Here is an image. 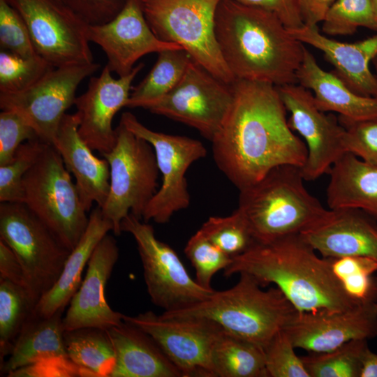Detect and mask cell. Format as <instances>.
<instances>
[{
	"mask_svg": "<svg viewBox=\"0 0 377 377\" xmlns=\"http://www.w3.org/2000/svg\"><path fill=\"white\" fill-rule=\"evenodd\" d=\"M233 100L211 141L219 169L238 190L283 165L302 168L307 150L290 129L287 110L276 86L236 79Z\"/></svg>",
	"mask_w": 377,
	"mask_h": 377,
	"instance_id": "1",
	"label": "cell"
},
{
	"mask_svg": "<svg viewBox=\"0 0 377 377\" xmlns=\"http://www.w3.org/2000/svg\"><path fill=\"white\" fill-rule=\"evenodd\" d=\"M216 40L235 79L279 87L297 83L305 45L273 13L221 0L215 16Z\"/></svg>",
	"mask_w": 377,
	"mask_h": 377,
	"instance_id": "2",
	"label": "cell"
},
{
	"mask_svg": "<svg viewBox=\"0 0 377 377\" xmlns=\"http://www.w3.org/2000/svg\"><path fill=\"white\" fill-rule=\"evenodd\" d=\"M317 253L300 234L256 242L232 258L223 275L246 273L262 287L272 283L299 312L344 311L362 304L346 293L332 270L330 258Z\"/></svg>",
	"mask_w": 377,
	"mask_h": 377,
	"instance_id": "3",
	"label": "cell"
},
{
	"mask_svg": "<svg viewBox=\"0 0 377 377\" xmlns=\"http://www.w3.org/2000/svg\"><path fill=\"white\" fill-rule=\"evenodd\" d=\"M301 168L277 166L239 190L237 209L256 242L267 243L313 228L329 214L304 186Z\"/></svg>",
	"mask_w": 377,
	"mask_h": 377,
	"instance_id": "4",
	"label": "cell"
},
{
	"mask_svg": "<svg viewBox=\"0 0 377 377\" xmlns=\"http://www.w3.org/2000/svg\"><path fill=\"white\" fill-rule=\"evenodd\" d=\"M237 283L214 290L207 299L183 309L163 311L167 317L200 318L265 348L299 311L276 287L263 290L251 275L239 274Z\"/></svg>",
	"mask_w": 377,
	"mask_h": 377,
	"instance_id": "5",
	"label": "cell"
},
{
	"mask_svg": "<svg viewBox=\"0 0 377 377\" xmlns=\"http://www.w3.org/2000/svg\"><path fill=\"white\" fill-rule=\"evenodd\" d=\"M23 203L72 251L84 233L89 216L63 160L46 144L22 180Z\"/></svg>",
	"mask_w": 377,
	"mask_h": 377,
	"instance_id": "6",
	"label": "cell"
},
{
	"mask_svg": "<svg viewBox=\"0 0 377 377\" xmlns=\"http://www.w3.org/2000/svg\"><path fill=\"white\" fill-rule=\"evenodd\" d=\"M145 19L161 40L176 43L214 76L231 84L236 79L221 54L215 16L221 0H140Z\"/></svg>",
	"mask_w": 377,
	"mask_h": 377,
	"instance_id": "7",
	"label": "cell"
},
{
	"mask_svg": "<svg viewBox=\"0 0 377 377\" xmlns=\"http://www.w3.org/2000/svg\"><path fill=\"white\" fill-rule=\"evenodd\" d=\"M116 142L102 156L110 166V189L101 207L103 215L119 235L122 220L130 213L142 219L145 211L158 191L159 170L153 147L119 122Z\"/></svg>",
	"mask_w": 377,
	"mask_h": 377,
	"instance_id": "8",
	"label": "cell"
},
{
	"mask_svg": "<svg viewBox=\"0 0 377 377\" xmlns=\"http://www.w3.org/2000/svg\"><path fill=\"white\" fill-rule=\"evenodd\" d=\"M0 239L19 260L36 304L58 280L71 251L23 202H1Z\"/></svg>",
	"mask_w": 377,
	"mask_h": 377,
	"instance_id": "9",
	"label": "cell"
},
{
	"mask_svg": "<svg viewBox=\"0 0 377 377\" xmlns=\"http://www.w3.org/2000/svg\"><path fill=\"white\" fill-rule=\"evenodd\" d=\"M122 232L134 238L143 268L147 293L153 304L175 311L207 299L215 290L202 288L191 278L175 250L155 235L154 228L132 214L121 221Z\"/></svg>",
	"mask_w": 377,
	"mask_h": 377,
	"instance_id": "10",
	"label": "cell"
},
{
	"mask_svg": "<svg viewBox=\"0 0 377 377\" xmlns=\"http://www.w3.org/2000/svg\"><path fill=\"white\" fill-rule=\"evenodd\" d=\"M120 122L153 147L162 176L161 185L142 220L166 223L175 213L189 206L191 198L185 175L192 163L206 156L207 149L198 140L151 130L129 112L121 114Z\"/></svg>",
	"mask_w": 377,
	"mask_h": 377,
	"instance_id": "11",
	"label": "cell"
},
{
	"mask_svg": "<svg viewBox=\"0 0 377 377\" xmlns=\"http://www.w3.org/2000/svg\"><path fill=\"white\" fill-rule=\"evenodd\" d=\"M232 100V84L216 77L193 59L170 92L135 108L189 126L211 142L223 125Z\"/></svg>",
	"mask_w": 377,
	"mask_h": 377,
	"instance_id": "12",
	"label": "cell"
},
{
	"mask_svg": "<svg viewBox=\"0 0 377 377\" xmlns=\"http://www.w3.org/2000/svg\"><path fill=\"white\" fill-rule=\"evenodd\" d=\"M23 18L37 54L57 68L94 62L88 24L61 0H6Z\"/></svg>",
	"mask_w": 377,
	"mask_h": 377,
	"instance_id": "13",
	"label": "cell"
},
{
	"mask_svg": "<svg viewBox=\"0 0 377 377\" xmlns=\"http://www.w3.org/2000/svg\"><path fill=\"white\" fill-rule=\"evenodd\" d=\"M99 68L95 62L54 68L24 91L0 92V108L19 114L41 141L52 145L66 111L74 104L79 84Z\"/></svg>",
	"mask_w": 377,
	"mask_h": 377,
	"instance_id": "14",
	"label": "cell"
},
{
	"mask_svg": "<svg viewBox=\"0 0 377 377\" xmlns=\"http://www.w3.org/2000/svg\"><path fill=\"white\" fill-rule=\"evenodd\" d=\"M123 320L149 334L183 377H214L212 353L223 328L200 318L167 317L151 311Z\"/></svg>",
	"mask_w": 377,
	"mask_h": 377,
	"instance_id": "15",
	"label": "cell"
},
{
	"mask_svg": "<svg viewBox=\"0 0 377 377\" xmlns=\"http://www.w3.org/2000/svg\"><path fill=\"white\" fill-rule=\"evenodd\" d=\"M276 88L290 114L289 127L301 135L306 147V158L301 168L302 176L305 181L315 180L328 173L345 153L344 128L334 115L319 109L309 89L297 83Z\"/></svg>",
	"mask_w": 377,
	"mask_h": 377,
	"instance_id": "16",
	"label": "cell"
},
{
	"mask_svg": "<svg viewBox=\"0 0 377 377\" xmlns=\"http://www.w3.org/2000/svg\"><path fill=\"white\" fill-rule=\"evenodd\" d=\"M295 348L310 353L334 350L355 339L377 336V302L338 311L299 312L283 329Z\"/></svg>",
	"mask_w": 377,
	"mask_h": 377,
	"instance_id": "17",
	"label": "cell"
},
{
	"mask_svg": "<svg viewBox=\"0 0 377 377\" xmlns=\"http://www.w3.org/2000/svg\"><path fill=\"white\" fill-rule=\"evenodd\" d=\"M87 37L106 54V66L119 77L130 73L137 61L145 54L169 49H181L176 43L159 40L150 29L140 0H128L112 20L88 25Z\"/></svg>",
	"mask_w": 377,
	"mask_h": 377,
	"instance_id": "18",
	"label": "cell"
},
{
	"mask_svg": "<svg viewBox=\"0 0 377 377\" xmlns=\"http://www.w3.org/2000/svg\"><path fill=\"white\" fill-rule=\"evenodd\" d=\"M143 67L144 64L140 63L128 75L114 79L105 66L99 76L90 79L87 91L75 98L78 133L92 150L103 155L114 146L117 135L112 128L113 118L126 107L132 82Z\"/></svg>",
	"mask_w": 377,
	"mask_h": 377,
	"instance_id": "19",
	"label": "cell"
},
{
	"mask_svg": "<svg viewBox=\"0 0 377 377\" xmlns=\"http://www.w3.org/2000/svg\"><path fill=\"white\" fill-rule=\"evenodd\" d=\"M119 258L114 238L107 234L95 248L84 279L62 318L64 330L84 327L108 330L123 322L124 315L112 310L105 289Z\"/></svg>",
	"mask_w": 377,
	"mask_h": 377,
	"instance_id": "20",
	"label": "cell"
},
{
	"mask_svg": "<svg viewBox=\"0 0 377 377\" xmlns=\"http://www.w3.org/2000/svg\"><path fill=\"white\" fill-rule=\"evenodd\" d=\"M301 236L321 256H366L377 260V220L357 209H330L318 224Z\"/></svg>",
	"mask_w": 377,
	"mask_h": 377,
	"instance_id": "21",
	"label": "cell"
},
{
	"mask_svg": "<svg viewBox=\"0 0 377 377\" xmlns=\"http://www.w3.org/2000/svg\"><path fill=\"white\" fill-rule=\"evenodd\" d=\"M288 31L301 43L321 51L334 67L332 72L353 91L364 96H377V77L369 68L377 56V34L348 43L328 38L318 26L304 24Z\"/></svg>",
	"mask_w": 377,
	"mask_h": 377,
	"instance_id": "22",
	"label": "cell"
},
{
	"mask_svg": "<svg viewBox=\"0 0 377 377\" xmlns=\"http://www.w3.org/2000/svg\"><path fill=\"white\" fill-rule=\"evenodd\" d=\"M78 127L77 114H66L52 145L66 169L74 176L82 205L89 212L94 203L101 208L106 201L110 189V166L105 158L94 156L80 137Z\"/></svg>",
	"mask_w": 377,
	"mask_h": 377,
	"instance_id": "23",
	"label": "cell"
},
{
	"mask_svg": "<svg viewBox=\"0 0 377 377\" xmlns=\"http://www.w3.org/2000/svg\"><path fill=\"white\" fill-rule=\"evenodd\" d=\"M115 353L110 377H183L156 342L126 322L106 330Z\"/></svg>",
	"mask_w": 377,
	"mask_h": 377,
	"instance_id": "24",
	"label": "cell"
},
{
	"mask_svg": "<svg viewBox=\"0 0 377 377\" xmlns=\"http://www.w3.org/2000/svg\"><path fill=\"white\" fill-rule=\"evenodd\" d=\"M297 83L309 89L317 106L350 121L377 117V96H364L349 89L332 71L323 70L305 47L297 72Z\"/></svg>",
	"mask_w": 377,
	"mask_h": 377,
	"instance_id": "25",
	"label": "cell"
},
{
	"mask_svg": "<svg viewBox=\"0 0 377 377\" xmlns=\"http://www.w3.org/2000/svg\"><path fill=\"white\" fill-rule=\"evenodd\" d=\"M112 230V222L103 215L100 207L91 211L84 233L71 251L58 280L36 303L35 314L48 317L65 309L82 283L83 270L95 248Z\"/></svg>",
	"mask_w": 377,
	"mask_h": 377,
	"instance_id": "26",
	"label": "cell"
},
{
	"mask_svg": "<svg viewBox=\"0 0 377 377\" xmlns=\"http://www.w3.org/2000/svg\"><path fill=\"white\" fill-rule=\"evenodd\" d=\"M329 209H357L377 220V164L343 154L328 172Z\"/></svg>",
	"mask_w": 377,
	"mask_h": 377,
	"instance_id": "27",
	"label": "cell"
},
{
	"mask_svg": "<svg viewBox=\"0 0 377 377\" xmlns=\"http://www.w3.org/2000/svg\"><path fill=\"white\" fill-rule=\"evenodd\" d=\"M61 309L51 316L43 317L32 312L17 337L8 357L1 364V374H9L40 360L68 357L64 345V329Z\"/></svg>",
	"mask_w": 377,
	"mask_h": 377,
	"instance_id": "28",
	"label": "cell"
},
{
	"mask_svg": "<svg viewBox=\"0 0 377 377\" xmlns=\"http://www.w3.org/2000/svg\"><path fill=\"white\" fill-rule=\"evenodd\" d=\"M65 348L82 377H110L115 364L112 343L105 330L84 327L66 330Z\"/></svg>",
	"mask_w": 377,
	"mask_h": 377,
	"instance_id": "29",
	"label": "cell"
},
{
	"mask_svg": "<svg viewBox=\"0 0 377 377\" xmlns=\"http://www.w3.org/2000/svg\"><path fill=\"white\" fill-rule=\"evenodd\" d=\"M214 377H268L264 348L221 330L212 350Z\"/></svg>",
	"mask_w": 377,
	"mask_h": 377,
	"instance_id": "30",
	"label": "cell"
},
{
	"mask_svg": "<svg viewBox=\"0 0 377 377\" xmlns=\"http://www.w3.org/2000/svg\"><path fill=\"white\" fill-rule=\"evenodd\" d=\"M192 60L183 48L158 52L151 71L132 88L126 107L135 108L140 103L155 100L167 94L182 80Z\"/></svg>",
	"mask_w": 377,
	"mask_h": 377,
	"instance_id": "31",
	"label": "cell"
},
{
	"mask_svg": "<svg viewBox=\"0 0 377 377\" xmlns=\"http://www.w3.org/2000/svg\"><path fill=\"white\" fill-rule=\"evenodd\" d=\"M36 304L27 290L0 279L1 364L9 355L13 343L34 311Z\"/></svg>",
	"mask_w": 377,
	"mask_h": 377,
	"instance_id": "32",
	"label": "cell"
},
{
	"mask_svg": "<svg viewBox=\"0 0 377 377\" xmlns=\"http://www.w3.org/2000/svg\"><path fill=\"white\" fill-rule=\"evenodd\" d=\"M367 339H355L324 353L301 356L310 377H360Z\"/></svg>",
	"mask_w": 377,
	"mask_h": 377,
	"instance_id": "33",
	"label": "cell"
},
{
	"mask_svg": "<svg viewBox=\"0 0 377 377\" xmlns=\"http://www.w3.org/2000/svg\"><path fill=\"white\" fill-rule=\"evenodd\" d=\"M332 270L345 291L358 303L377 302V260L366 256L330 258Z\"/></svg>",
	"mask_w": 377,
	"mask_h": 377,
	"instance_id": "34",
	"label": "cell"
},
{
	"mask_svg": "<svg viewBox=\"0 0 377 377\" xmlns=\"http://www.w3.org/2000/svg\"><path fill=\"white\" fill-rule=\"evenodd\" d=\"M199 230L232 258L244 253L256 242L247 221L237 209L228 216L209 217Z\"/></svg>",
	"mask_w": 377,
	"mask_h": 377,
	"instance_id": "35",
	"label": "cell"
},
{
	"mask_svg": "<svg viewBox=\"0 0 377 377\" xmlns=\"http://www.w3.org/2000/svg\"><path fill=\"white\" fill-rule=\"evenodd\" d=\"M50 64L39 55L24 57L0 51V92L16 93L24 91L53 69Z\"/></svg>",
	"mask_w": 377,
	"mask_h": 377,
	"instance_id": "36",
	"label": "cell"
},
{
	"mask_svg": "<svg viewBox=\"0 0 377 377\" xmlns=\"http://www.w3.org/2000/svg\"><path fill=\"white\" fill-rule=\"evenodd\" d=\"M322 23V32L328 36L351 35L358 27L377 31L370 0H337Z\"/></svg>",
	"mask_w": 377,
	"mask_h": 377,
	"instance_id": "37",
	"label": "cell"
},
{
	"mask_svg": "<svg viewBox=\"0 0 377 377\" xmlns=\"http://www.w3.org/2000/svg\"><path fill=\"white\" fill-rule=\"evenodd\" d=\"M47 144L40 139L22 143L12 160L0 165V202H22V180Z\"/></svg>",
	"mask_w": 377,
	"mask_h": 377,
	"instance_id": "38",
	"label": "cell"
},
{
	"mask_svg": "<svg viewBox=\"0 0 377 377\" xmlns=\"http://www.w3.org/2000/svg\"><path fill=\"white\" fill-rule=\"evenodd\" d=\"M184 253L195 270V281L202 288L213 290L212 281L219 271L224 270L232 257L213 244L198 230L188 240Z\"/></svg>",
	"mask_w": 377,
	"mask_h": 377,
	"instance_id": "39",
	"label": "cell"
},
{
	"mask_svg": "<svg viewBox=\"0 0 377 377\" xmlns=\"http://www.w3.org/2000/svg\"><path fill=\"white\" fill-rule=\"evenodd\" d=\"M286 332L279 331L265 348L268 377H310Z\"/></svg>",
	"mask_w": 377,
	"mask_h": 377,
	"instance_id": "40",
	"label": "cell"
},
{
	"mask_svg": "<svg viewBox=\"0 0 377 377\" xmlns=\"http://www.w3.org/2000/svg\"><path fill=\"white\" fill-rule=\"evenodd\" d=\"M0 47L24 57L38 55L23 18L6 0H0Z\"/></svg>",
	"mask_w": 377,
	"mask_h": 377,
	"instance_id": "41",
	"label": "cell"
},
{
	"mask_svg": "<svg viewBox=\"0 0 377 377\" xmlns=\"http://www.w3.org/2000/svg\"><path fill=\"white\" fill-rule=\"evenodd\" d=\"M344 128L343 148L345 153H350L371 164H377V117L350 121L339 117Z\"/></svg>",
	"mask_w": 377,
	"mask_h": 377,
	"instance_id": "42",
	"label": "cell"
},
{
	"mask_svg": "<svg viewBox=\"0 0 377 377\" xmlns=\"http://www.w3.org/2000/svg\"><path fill=\"white\" fill-rule=\"evenodd\" d=\"M39 139L35 130L23 117L12 110L0 113V165L10 162L24 142Z\"/></svg>",
	"mask_w": 377,
	"mask_h": 377,
	"instance_id": "43",
	"label": "cell"
},
{
	"mask_svg": "<svg viewBox=\"0 0 377 377\" xmlns=\"http://www.w3.org/2000/svg\"><path fill=\"white\" fill-rule=\"evenodd\" d=\"M88 25H100L112 20L128 0H61Z\"/></svg>",
	"mask_w": 377,
	"mask_h": 377,
	"instance_id": "44",
	"label": "cell"
},
{
	"mask_svg": "<svg viewBox=\"0 0 377 377\" xmlns=\"http://www.w3.org/2000/svg\"><path fill=\"white\" fill-rule=\"evenodd\" d=\"M10 377H82L80 369L68 357L57 356L40 360L16 369Z\"/></svg>",
	"mask_w": 377,
	"mask_h": 377,
	"instance_id": "45",
	"label": "cell"
},
{
	"mask_svg": "<svg viewBox=\"0 0 377 377\" xmlns=\"http://www.w3.org/2000/svg\"><path fill=\"white\" fill-rule=\"evenodd\" d=\"M238 3L263 8L274 13L288 29L304 25L297 0H233Z\"/></svg>",
	"mask_w": 377,
	"mask_h": 377,
	"instance_id": "46",
	"label": "cell"
},
{
	"mask_svg": "<svg viewBox=\"0 0 377 377\" xmlns=\"http://www.w3.org/2000/svg\"><path fill=\"white\" fill-rule=\"evenodd\" d=\"M0 279L10 281L27 290L25 275L19 260L13 250L1 239H0Z\"/></svg>",
	"mask_w": 377,
	"mask_h": 377,
	"instance_id": "47",
	"label": "cell"
},
{
	"mask_svg": "<svg viewBox=\"0 0 377 377\" xmlns=\"http://www.w3.org/2000/svg\"><path fill=\"white\" fill-rule=\"evenodd\" d=\"M337 0H297L304 24L318 26Z\"/></svg>",
	"mask_w": 377,
	"mask_h": 377,
	"instance_id": "48",
	"label": "cell"
},
{
	"mask_svg": "<svg viewBox=\"0 0 377 377\" xmlns=\"http://www.w3.org/2000/svg\"><path fill=\"white\" fill-rule=\"evenodd\" d=\"M360 377H377V354L369 347L362 355Z\"/></svg>",
	"mask_w": 377,
	"mask_h": 377,
	"instance_id": "49",
	"label": "cell"
},
{
	"mask_svg": "<svg viewBox=\"0 0 377 377\" xmlns=\"http://www.w3.org/2000/svg\"><path fill=\"white\" fill-rule=\"evenodd\" d=\"M374 16L377 20V0H370Z\"/></svg>",
	"mask_w": 377,
	"mask_h": 377,
	"instance_id": "50",
	"label": "cell"
},
{
	"mask_svg": "<svg viewBox=\"0 0 377 377\" xmlns=\"http://www.w3.org/2000/svg\"><path fill=\"white\" fill-rule=\"evenodd\" d=\"M373 64L374 65V67H375V70H376V76L377 77V56L375 57V59L373 60Z\"/></svg>",
	"mask_w": 377,
	"mask_h": 377,
	"instance_id": "51",
	"label": "cell"
}]
</instances>
